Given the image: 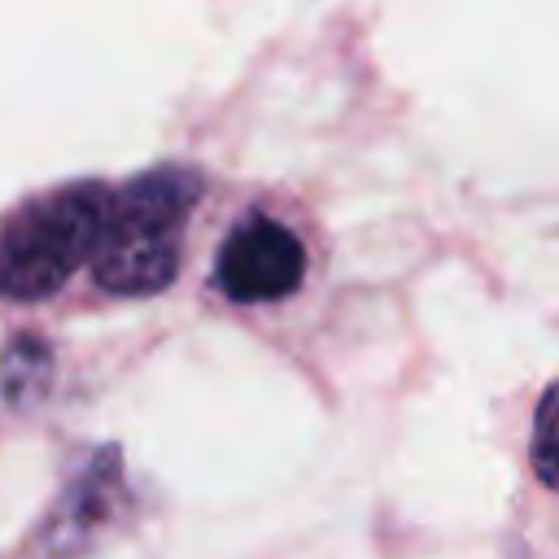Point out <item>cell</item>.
<instances>
[{"mask_svg":"<svg viewBox=\"0 0 559 559\" xmlns=\"http://www.w3.org/2000/svg\"><path fill=\"white\" fill-rule=\"evenodd\" d=\"M201 201V175L192 166H153L114 188L92 275L114 297L162 293L179 271L183 227Z\"/></svg>","mask_w":559,"mask_h":559,"instance_id":"cell-1","label":"cell"},{"mask_svg":"<svg viewBox=\"0 0 559 559\" xmlns=\"http://www.w3.org/2000/svg\"><path fill=\"white\" fill-rule=\"evenodd\" d=\"M114 188L87 179L35 197L0 227V297L44 301L92 262Z\"/></svg>","mask_w":559,"mask_h":559,"instance_id":"cell-2","label":"cell"},{"mask_svg":"<svg viewBox=\"0 0 559 559\" xmlns=\"http://www.w3.org/2000/svg\"><path fill=\"white\" fill-rule=\"evenodd\" d=\"M301 275H306V249L275 218H245L214 258V284L245 306L280 301L297 293Z\"/></svg>","mask_w":559,"mask_h":559,"instance_id":"cell-3","label":"cell"},{"mask_svg":"<svg viewBox=\"0 0 559 559\" xmlns=\"http://www.w3.org/2000/svg\"><path fill=\"white\" fill-rule=\"evenodd\" d=\"M52 384V354L39 336H13L0 349V397L17 411L35 406Z\"/></svg>","mask_w":559,"mask_h":559,"instance_id":"cell-4","label":"cell"},{"mask_svg":"<svg viewBox=\"0 0 559 559\" xmlns=\"http://www.w3.org/2000/svg\"><path fill=\"white\" fill-rule=\"evenodd\" d=\"M533 472L546 489H559V380L542 393L537 415H533V437H528Z\"/></svg>","mask_w":559,"mask_h":559,"instance_id":"cell-5","label":"cell"}]
</instances>
